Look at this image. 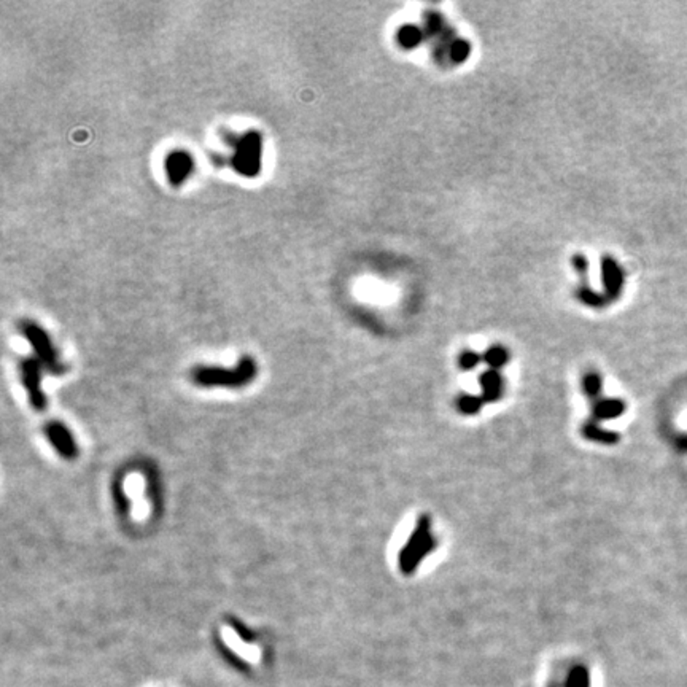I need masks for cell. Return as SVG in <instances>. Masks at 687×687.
<instances>
[{"label":"cell","instance_id":"cell-18","mask_svg":"<svg viewBox=\"0 0 687 687\" xmlns=\"http://www.w3.org/2000/svg\"><path fill=\"white\" fill-rule=\"evenodd\" d=\"M601 387V380L597 374H589L584 379V388L589 395H597Z\"/></svg>","mask_w":687,"mask_h":687},{"label":"cell","instance_id":"cell-13","mask_svg":"<svg viewBox=\"0 0 687 687\" xmlns=\"http://www.w3.org/2000/svg\"><path fill=\"white\" fill-rule=\"evenodd\" d=\"M469 51H471V48H469V43L466 40H455L451 45V48H449V53H451V58H452V61L453 62H463L464 59H466L469 56Z\"/></svg>","mask_w":687,"mask_h":687},{"label":"cell","instance_id":"cell-9","mask_svg":"<svg viewBox=\"0 0 687 687\" xmlns=\"http://www.w3.org/2000/svg\"><path fill=\"white\" fill-rule=\"evenodd\" d=\"M481 384H482L484 398H486L487 401H495V399L501 395L503 380L497 371H487V373H484L481 377Z\"/></svg>","mask_w":687,"mask_h":687},{"label":"cell","instance_id":"cell-19","mask_svg":"<svg viewBox=\"0 0 687 687\" xmlns=\"http://www.w3.org/2000/svg\"><path fill=\"white\" fill-rule=\"evenodd\" d=\"M479 363V355L474 352H464L462 357H460V366L463 369H473L474 366H477Z\"/></svg>","mask_w":687,"mask_h":687},{"label":"cell","instance_id":"cell-7","mask_svg":"<svg viewBox=\"0 0 687 687\" xmlns=\"http://www.w3.org/2000/svg\"><path fill=\"white\" fill-rule=\"evenodd\" d=\"M21 371L24 387L27 388L29 395H31L32 404L36 406V409H43L45 398H43V393L40 390V364L36 360H26L23 363Z\"/></svg>","mask_w":687,"mask_h":687},{"label":"cell","instance_id":"cell-1","mask_svg":"<svg viewBox=\"0 0 687 687\" xmlns=\"http://www.w3.org/2000/svg\"><path fill=\"white\" fill-rule=\"evenodd\" d=\"M256 374V364L251 358H244L234 369L226 371L223 368H197L192 377L196 384L205 385H223V387H240L253 379Z\"/></svg>","mask_w":687,"mask_h":687},{"label":"cell","instance_id":"cell-6","mask_svg":"<svg viewBox=\"0 0 687 687\" xmlns=\"http://www.w3.org/2000/svg\"><path fill=\"white\" fill-rule=\"evenodd\" d=\"M601 277L603 285H605L606 290V299L614 301L616 298H619V295L622 293V286H624V271L617 264V261L612 258H603Z\"/></svg>","mask_w":687,"mask_h":687},{"label":"cell","instance_id":"cell-8","mask_svg":"<svg viewBox=\"0 0 687 687\" xmlns=\"http://www.w3.org/2000/svg\"><path fill=\"white\" fill-rule=\"evenodd\" d=\"M45 432H47L49 442L53 444V447L56 449V451L61 453L62 457L71 460L77 455L75 442H73L71 433H68V429L64 427V425L53 422V423L48 425Z\"/></svg>","mask_w":687,"mask_h":687},{"label":"cell","instance_id":"cell-20","mask_svg":"<svg viewBox=\"0 0 687 687\" xmlns=\"http://www.w3.org/2000/svg\"><path fill=\"white\" fill-rule=\"evenodd\" d=\"M427 29L429 34H438L442 31V19L436 13H429L428 21H427Z\"/></svg>","mask_w":687,"mask_h":687},{"label":"cell","instance_id":"cell-16","mask_svg":"<svg viewBox=\"0 0 687 687\" xmlns=\"http://www.w3.org/2000/svg\"><path fill=\"white\" fill-rule=\"evenodd\" d=\"M586 434L589 438L597 439V441H601V442H612V441H616V439H617L616 434H611V433H608V432H603V429L594 428V425H589V427L586 428Z\"/></svg>","mask_w":687,"mask_h":687},{"label":"cell","instance_id":"cell-12","mask_svg":"<svg viewBox=\"0 0 687 687\" xmlns=\"http://www.w3.org/2000/svg\"><path fill=\"white\" fill-rule=\"evenodd\" d=\"M622 411H624V406L619 401H603L595 409L598 419L616 417V415L622 414Z\"/></svg>","mask_w":687,"mask_h":687},{"label":"cell","instance_id":"cell-11","mask_svg":"<svg viewBox=\"0 0 687 687\" xmlns=\"http://www.w3.org/2000/svg\"><path fill=\"white\" fill-rule=\"evenodd\" d=\"M566 687H590L589 670L584 666H575L566 678Z\"/></svg>","mask_w":687,"mask_h":687},{"label":"cell","instance_id":"cell-3","mask_svg":"<svg viewBox=\"0 0 687 687\" xmlns=\"http://www.w3.org/2000/svg\"><path fill=\"white\" fill-rule=\"evenodd\" d=\"M21 331L27 338L29 342L32 344V347L37 352L38 358H40L49 369L54 371V373H59L62 366L58 362V355L54 352L53 345L49 342L45 331H43L40 326L32 323V321H24L21 325Z\"/></svg>","mask_w":687,"mask_h":687},{"label":"cell","instance_id":"cell-4","mask_svg":"<svg viewBox=\"0 0 687 687\" xmlns=\"http://www.w3.org/2000/svg\"><path fill=\"white\" fill-rule=\"evenodd\" d=\"M433 541L428 535V525L427 522H422L419 525V530L414 533L412 540L404 549L401 555V565L404 568V571H412L415 565H417L420 558H422L425 553L432 551Z\"/></svg>","mask_w":687,"mask_h":687},{"label":"cell","instance_id":"cell-5","mask_svg":"<svg viewBox=\"0 0 687 687\" xmlns=\"http://www.w3.org/2000/svg\"><path fill=\"white\" fill-rule=\"evenodd\" d=\"M164 166L167 179H169L171 185L174 186H180L192 174V171H195V161H192L190 153L185 150L172 151L166 158Z\"/></svg>","mask_w":687,"mask_h":687},{"label":"cell","instance_id":"cell-10","mask_svg":"<svg viewBox=\"0 0 687 687\" xmlns=\"http://www.w3.org/2000/svg\"><path fill=\"white\" fill-rule=\"evenodd\" d=\"M422 37H423L422 31H420L417 26H412V24H409V26H403L398 31V36H397L399 45L408 48V49L417 47L419 43L422 42Z\"/></svg>","mask_w":687,"mask_h":687},{"label":"cell","instance_id":"cell-21","mask_svg":"<svg viewBox=\"0 0 687 687\" xmlns=\"http://www.w3.org/2000/svg\"><path fill=\"white\" fill-rule=\"evenodd\" d=\"M573 266H575V269L581 275H587V266H589V263H587V260H586V256H582V255H576L575 258H573Z\"/></svg>","mask_w":687,"mask_h":687},{"label":"cell","instance_id":"cell-15","mask_svg":"<svg viewBox=\"0 0 687 687\" xmlns=\"http://www.w3.org/2000/svg\"><path fill=\"white\" fill-rule=\"evenodd\" d=\"M577 295H579V298L584 301V303H587L589 305H600L605 304V301H606V296L605 295H598L595 293V291H592L589 288H581L579 291H577Z\"/></svg>","mask_w":687,"mask_h":687},{"label":"cell","instance_id":"cell-17","mask_svg":"<svg viewBox=\"0 0 687 687\" xmlns=\"http://www.w3.org/2000/svg\"><path fill=\"white\" fill-rule=\"evenodd\" d=\"M479 406H481V403H479V399L474 397H462L458 401L460 411L466 414H474L479 409Z\"/></svg>","mask_w":687,"mask_h":687},{"label":"cell","instance_id":"cell-2","mask_svg":"<svg viewBox=\"0 0 687 687\" xmlns=\"http://www.w3.org/2000/svg\"><path fill=\"white\" fill-rule=\"evenodd\" d=\"M234 156L231 164L239 174L255 177L260 172L261 164V136L258 132H247L232 142Z\"/></svg>","mask_w":687,"mask_h":687},{"label":"cell","instance_id":"cell-14","mask_svg":"<svg viewBox=\"0 0 687 687\" xmlns=\"http://www.w3.org/2000/svg\"><path fill=\"white\" fill-rule=\"evenodd\" d=\"M484 360H486V362L490 364L493 369H498L508 362V353L504 352L501 347H493V349L488 350L486 355H484Z\"/></svg>","mask_w":687,"mask_h":687}]
</instances>
